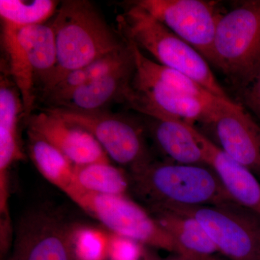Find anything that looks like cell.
I'll use <instances>...</instances> for the list:
<instances>
[{
  "instance_id": "obj_2",
  "label": "cell",
  "mask_w": 260,
  "mask_h": 260,
  "mask_svg": "<svg viewBox=\"0 0 260 260\" xmlns=\"http://www.w3.org/2000/svg\"><path fill=\"white\" fill-rule=\"evenodd\" d=\"M127 176L129 190L148 209L236 203L208 166L153 160Z\"/></svg>"
},
{
  "instance_id": "obj_14",
  "label": "cell",
  "mask_w": 260,
  "mask_h": 260,
  "mask_svg": "<svg viewBox=\"0 0 260 260\" xmlns=\"http://www.w3.org/2000/svg\"><path fill=\"white\" fill-rule=\"evenodd\" d=\"M146 117L147 132L168 160L186 165L207 166L202 143L203 134L194 126L167 116Z\"/></svg>"
},
{
  "instance_id": "obj_3",
  "label": "cell",
  "mask_w": 260,
  "mask_h": 260,
  "mask_svg": "<svg viewBox=\"0 0 260 260\" xmlns=\"http://www.w3.org/2000/svg\"><path fill=\"white\" fill-rule=\"evenodd\" d=\"M117 21L119 34L151 54L158 64L184 73L217 97L234 102L200 53L134 2H130Z\"/></svg>"
},
{
  "instance_id": "obj_7",
  "label": "cell",
  "mask_w": 260,
  "mask_h": 260,
  "mask_svg": "<svg viewBox=\"0 0 260 260\" xmlns=\"http://www.w3.org/2000/svg\"><path fill=\"white\" fill-rule=\"evenodd\" d=\"M199 222L218 249L229 260H258L260 217L237 203L168 208Z\"/></svg>"
},
{
  "instance_id": "obj_20",
  "label": "cell",
  "mask_w": 260,
  "mask_h": 260,
  "mask_svg": "<svg viewBox=\"0 0 260 260\" xmlns=\"http://www.w3.org/2000/svg\"><path fill=\"white\" fill-rule=\"evenodd\" d=\"M125 47L100 59L83 68L68 73L54 88L41 95L42 102L47 108L59 107L67 98L76 89L86 85L116 67L133 57V48L128 41Z\"/></svg>"
},
{
  "instance_id": "obj_18",
  "label": "cell",
  "mask_w": 260,
  "mask_h": 260,
  "mask_svg": "<svg viewBox=\"0 0 260 260\" xmlns=\"http://www.w3.org/2000/svg\"><path fill=\"white\" fill-rule=\"evenodd\" d=\"M15 26L19 42L34 70L37 88L39 86L41 92L50 80L56 64L54 30L51 24H41L23 28Z\"/></svg>"
},
{
  "instance_id": "obj_15",
  "label": "cell",
  "mask_w": 260,
  "mask_h": 260,
  "mask_svg": "<svg viewBox=\"0 0 260 260\" xmlns=\"http://www.w3.org/2000/svg\"><path fill=\"white\" fill-rule=\"evenodd\" d=\"M202 140L207 166L213 169L228 194L237 204L260 217V183L258 178L204 135Z\"/></svg>"
},
{
  "instance_id": "obj_24",
  "label": "cell",
  "mask_w": 260,
  "mask_h": 260,
  "mask_svg": "<svg viewBox=\"0 0 260 260\" xmlns=\"http://www.w3.org/2000/svg\"><path fill=\"white\" fill-rule=\"evenodd\" d=\"M59 5L54 0H1L0 17L2 22L19 28L41 25L56 14Z\"/></svg>"
},
{
  "instance_id": "obj_30",
  "label": "cell",
  "mask_w": 260,
  "mask_h": 260,
  "mask_svg": "<svg viewBox=\"0 0 260 260\" xmlns=\"http://www.w3.org/2000/svg\"><path fill=\"white\" fill-rule=\"evenodd\" d=\"M202 260H229L227 258H225V256L223 255L220 256L218 255V254H215L213 255L207 256V257L203 258Z\"/></svg>"
},
{
  "instance_id": "obj_16",
  "label": "cell",
  "mask_w": 260,
  "mask_h": 260,
  "mask_svg": "<svg viewBox=\"0 0 260 260\" xmlns=\"http://www.w3.org/2000/svg\"><path fill=\"white\" fill-rule=\"evenodd\" d=\"M24 116L23 102L13 81L1 75L0 84V191H8V171L13 162L23 160L18 122Z\"/></svg>"
},
{
  "instance_id": "obj_28",
  "label": "cell",
  "mask_w": 260,
  "mask_h": 260,
  "mask_svg": "<svg viewBox=\"0 0 260 260\" xmlns=\"http://www.w3.org/2000/svg\"><path fill=\"white\" fill-rule=\"evenodd\" d=\"M160 260H202L194 259V258L189 257V256L183 255V254H174L173 255L166 258V259Z\"/></svg>"
},
{
  "instance_id": "obj_29",
  "label": "cell",
  "mask_w": 260,
  "mask_h": 260,
  "mask_svg": "<svg viewBox=\"0 0 260 260\" xmlns=\"http://www.w3.org/2000/svg\"><path fill=\"white\" fill-rule=\"evenodd\" d=\"M140 260H160V259L153 251L145 250V254Z\"/></svg>"
},
{
  "instance_id": "obj_5",
  "label": "cell",
  "mask_w": 260,
  "mask_h": 260,
  "mask_svg": "<svg viewBox=\"0 0 260 260\" xmlns=\"http://www.w3.org/2000/svg\"><path fill=\"white\" fill-rule=\"evenodd\" d=\"M44 110L88 131L99 142L108 156L127 168L128 172L154 160L147 143L145 124L130 116L105 110L82 112L47 107Z\"/></svg>"
},
{
  "instance_id": "obj_26",
  "label": "cell",
  "mask_w": 260,
  "mask_h": 260,
  "mask_svg": "<svg viewBox=\"0 0 260 260\" xmlns=\"http://www.w3.org/2000/svg\"><path fill=\"white\" fill-rule=\"evenodd\" d=\"M146 249L142 244L117 234H109V260H140Z\"/></svg>"
},
{
  "instance_id": "obj_1",
  "label": "cell",
  "mask_w": 260,
  "mask_h": 260,
  "mask_svg": "<svg viewBox=\"0 0 260 260\" xmlns=\"http://www.w3.org/2000/svg\"><path fill=\"white\" fill-rule=\"evenodd\" d=\"M55 36L56 64L41 91L47 93L68 73L125 47L127 42L116 34L90 2H61L51 23Z\"/></svg>"
},
{
  "instance_id": "obj_12",
  "label": "cell",
  "mask_w": 260,
  "mask_h": 260,
  "mask_svg": "<svg viewBox=\"0 0 260 260\" xmlns=\"http://www.w3.org/2000/svg\"><path fill=\"white\" fill-rule=\"evenodd\" d=\"M28 130L54 145L74 165L110 162L109 157L88 131L43 109L26 121Z\"/></svg>"
},
{
  "instance_id": "obj_6",
  "label": "cell",
  "mask_w": 260,
  "mask_h": 260,
  "mask_svg": "<svg viewBox=\"0 0 260 260\" xmlns=\"http://www.w3.org/2000/svg\"><path fill=\"white\" fill-rule=\"evenodd\" d=\"M65 194L112 233L142 245L180 254L174 239L148 213L126 195L95 194L71 186Z\"/></svg>"
},
{
  "instance_id": "obj_32",
  "label": "cell",
  "mask_w": 260,
  "mask_h": 260,
  "mask_svg": "<svg viewBox=\"0 0 260 260\" xmlns=\"http://www.w3.org/2000/svg\"><path fill=\"white\" fill-rule=\"evenodd\" d=\"M258 260H260V249H259V257H258Z\"/></svg>"
},
{
  "instance_id": "obj_13",
  "label": "cell",
  "mask_w": 260,
  "mask_h": 260,
  "mask_svg": "<svg viewBox=\"0 0 260 260\" xmlns=\"http://www.w3.org/2000/svg\"><path fill=\"white\" fill-rule=\"evenodd\" d=\"M134 54V53H133ZM135 56L96 79L76 89L59 107L82 112L104 110L114 102L126 104L133 93Z\"/></svg>"
},
{
  "instance_id": "obj_27",
  "label": "cell",
  "mask_w": 260,
  "mask_h": 260,
  "mask_svg": "<svg viewBox=\"0 0 260 260\" xmlns=\"http://www.w3.org/2000/svg\"><path fill=\"white\" fill-rule=\"evenodd\" d=\"M239 105L260 123V68L245 86L237 92Z\"/></svg>"
},
{
  "instance_id": "obj_25",
  "label": "cell",
  "mask_w": 260,
  "mask_h": 260,
  "mask_svg": "<svg viewBox=\"0 0 260 260\" xmlns=\"http://www.w3.org/2000/svg\"><path fill=\"white\" fill-rule=\"evenodd\" d=\"M69 241L75 260H109V234L100 229L71 225Z\"/></svg>"
},
{
  "instance_id": "obj_31",
  "label": "cell",
  "mask_w": 260,
  "mask_h": 260,
  "mask_svg": "<svg viewBox=\"0 0 260 260\" xmlns=\"http://www.w3.org/2000/svg\"><path fill=\"white\" fill-rule=\"evenodd\" d=\"M2 260H13V258H10V259H2Z\"/></svg>"
},
{
  "instance_id": "obj_19",
  "label": "cell",
  "mask_w": 260,
  "mask_h": 260,
  "mask_svg": "<svg viewBox=\"0 0 260 260\" xmlns=\"http://www.w3.org/2000/svg\"><path fill=\"white\" fill-rule=\"evenodd\" d=\"M2 23V46L8 60V73L21 96L23 117L27 121L32 114L37 97L35 77L26 54L17 37L16 27L5 22Z\"/></svg>"
},
{
  "instance_id": "obj_17",
  "label": "cell",
  "mask_w": 260,
  "mask_h": 260,
  "mask_svg": "<svg viewBox=\"0 0 260 260\" xmlns=\"http://www.w3.org/2000/svg\"><path fill=\"white\" fill-rule=\"evenodd\" d=\"M148 213L177 243L179 254L203 259L218 253L204 229L190 215L169 208H152Z\"/></svg>"
},
{
  "instance_id": "obj_10",
  "label": "cell",
  "mask_w": 260,
  "mask_h": 260,
  "mask_svg": "<svg viewBox=\"0 0 260 260\" xmlns=\"http://www.w3.org/2000/svg\"><path fill=\"white\" fill-rule=\"evenodd\" d=\"M69 225L55 213L32 210L17 229L13 260H75L70 247Z\"/></svg>"
},
{
  "instance_id": "obj_22",
  "label": "cell",
  "mask_w": 260,
  "mask_h": 260,
  "mask_svg": "<svg viewBox=\"0 0 260 260\" xmlns=\"http://www.w3.org/2000/svg\"><path fill=\"white\" fill-rule=\"evenodd\" d=\"M80 190L122 196L129 189L127 174L110 162L74 165L73 185Z\"/></svg>"
},
{
  "instance_id": "obj_23",
  "label": "cell",
  "mask_w": 260,
  "mask_h": 260,
  "mask_svg": "<svg viewBox=\"0 0 260 260\" xmlns=\"http://www.w3.org/2000/svg\"><path fill=\"white\" fill-rule=\"evenodd\" d=\"M129 42L134 53L135 67L137 69L141 70L147 75L160 80L168 86L184 95L199 99L208 104H218L223 101H225L217 97L203 85L184 73L150 60L134 44Z\"/></svg>"
},
{
  "instance_id": "obj_11",
  "label": "cell",
  "mask_w": 260,
  "mask_h": 260,
  "mask_svg": "<svg viewBox=\"0 0 260 260\" xmlns=\"http://www.w3.org/2000/svg\"><path fill=\"white\" fill-rule=\"evenodd\" d=\"M220 148L260 180V124L237 102L223 103L212 124Z\"/></svg>"
},
{
  "instance_id": "obj_8",
  "label": "cell",
  "mask_w": 260,
  "mask_h": 260,
  "mask_svg": "<svg viewBox=\"0 0 260 260\" xmlns=\"http://www.w3.org/2000/svg\"><path fill=\"white\" fill-rule=\"evenodd\" d=\"M212 62L215 30L223 13L208 0L133 1Z\"/></svg>"
},
{
  "instance_id": "obj_9",
  "label": "cell",
  "mask_w": 260,
  "mask_h": 260,
  "mask_svg": "<svg viewBox=\"0 0 260 260\" xmlns=\"http://www.w3.org/2000/svg\"><path fill=\"white\" fill-rule=\"evenodd\" d=\"M132 87L133 93L126 104L129 109L148 117L167 116L193 126L196 122L212 125L223 103L228 102L210 104L184 95L136 67Z\"/></svg>"
},
{
  "instance_id": "obj_21",
  "label": "cell",
  "mask_w": 260,
  "mask_h": 260,
  "mask_svg": "<svg viewBox=\"0 0 260 260\" xmlns=\"http://www.w3.org/2000/svg\"><path fill=\"white\" fill-rule=\"evenodd\" d=\"M28 153L43 177L61 191L73 185L74 164L50 143L28 130Z\"/></svg>"
},
{
  "instance_id": "obj_4",
  "label": "cell",
  "mask_w": 260,
  "mask_h": 260,
  "mask_svg": "<svg viewBox=\"0 0 260 260\" xmlns=\"http://www.w3.org/2000/svg\"><path fill=\"white\" fill-rule=\"evenodd\" d=\"M211 64L238 92L260 68V0H246L223 13L215 30Z\"/></svg>"
}]
</instances>
